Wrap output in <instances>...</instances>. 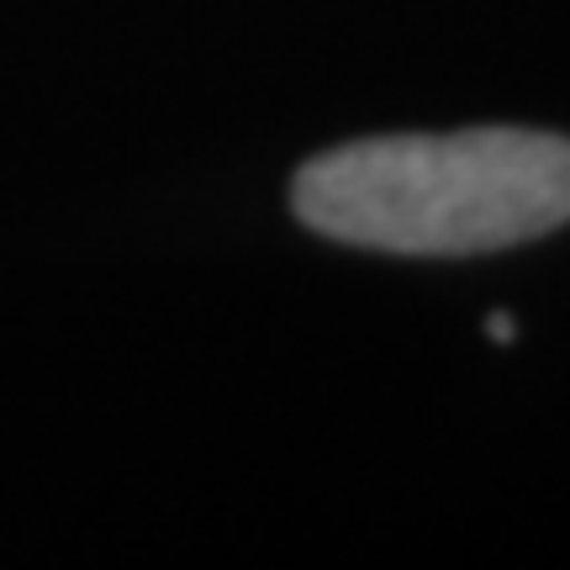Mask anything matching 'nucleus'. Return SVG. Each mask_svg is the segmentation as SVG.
I'll return each instance as SVG.
<instances>
[{
  "label": "nucleus",
  "mask_w": 570,
  "mask_h": 570,
  "mask_svg": "<svg viewBox=\"0 0 570 570\" xmlns=\"http://www.w3.org/2000/svg\"><path fill=\"white\" fill-rule=\"evenodd\" d=\"M491 338H497V344H512V323H508V317H491Z\"/></svg>",
  "instance_id": "2"
},
{
  "label": "nucleus",
  "mask_w": 570,
  "mask_h": 570,
  "mask_svg": "<svg viewBox=\"0 0 570 570\" xmlns=\"http://www.w3.org/2000/svg\"><path fill=\"white\" fill-rule=\"evenodd\" d=\"M296 217L381 254H497L570 223V138L470 127L365 138L296 175Z\"/></svg>",
  "instance_id": "1"
}]
</instances>
